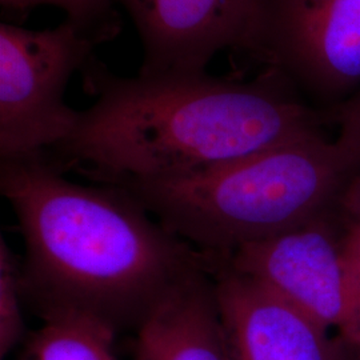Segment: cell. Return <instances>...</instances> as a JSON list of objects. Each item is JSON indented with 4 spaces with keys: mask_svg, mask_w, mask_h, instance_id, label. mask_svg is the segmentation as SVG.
Masks as SVG:
<instances>
[{
    "mask_svg": "<svg viewBox=\"0 0 360 360\" xmlns=\"http://www.w3.org/2000/svg\"><path fill=\"white\" fill-rule=\"evenodd\" d=\"M0 191L25 240V303L41 321L80 315L136 331L214 269L126 191L67 179L46 155L0 160Z\"/></svg>",
    "mask_w": 360,
    "mask_h": 360,
    "instance_id": "6da1fadb",
    "label": "cell"
},
{
    "mask_svg": "<svg viewBox=\"0 0 360 360\" xmlns=\"http://www.w3.org/2000/svg\"><path fill=\"white\" fill-rule=\"evenodd\" d=\"M80 72L95 102L46 156L96 184L183 179L319 131V114L275 68L248 83L207 72L122 77L91 56Z\"/></svg>",
    "mask_w": 360,
    "mask_h": 360,
    "instance_id": "7a4b0ae2",
    "label": "cell"
},
{
    "mask_svg": "<svg viewBox=\"0 0 360 360\" xmlns=\"http://www.w3.org/2000/svg\"><path fill=\"white\" fill-rule=\"evenodd\" d=\"M355 171L314 131L188 178L117 188L188 245L224 259L326 217Z\"/></svg>",
    "mask_w": 360,
    "mask_h": 360,
    "instance_id": "3957f363",
    "label": "cell"
},
{
    "mask_svg": "<svg viewBox=\"0 0 360 360\" xmlns=\"http://www.w3.org/2000/svg\"><path fill=\"white\" fill-rule=\"evenodd\" d=\"M114 37L68 19L46 30L0 25V160L47 154L74 132L80 111L65 103L67 84Z\"/></svg>",
    "mask_w": 360,
    "mask_h": 360,
    "instance_id": "277c9868",
    "label": "cell"
},
{
    "mask_svg": "<svg viewBox=\"0 0 360 360\" xmlns=\"http://www.w3.org/2000/svg\"><path fill=\"white\" fill-rule=\"evenodd\" d=\"M360 348V294L327 217L243 245L219 259Z\"/></svg>",
    "mask_w": 360,
    "mask_h": 360,
    "instance_id": "5b68a950",
    "label": "cell"
},
{
    "mask_svg": "<svg viewBox=\"0 0 360 360\" xmlns=\"http://www.w3.org/2000/svg\"><path fill=\"white\" fill-rule=\"evenodd\" d=\"M257 53L321 95L360 84V0H263Z\"/></svg>",
    "mask_w": 360,
    "mask_h": 360,
    "instance_id": "8992f818",
    "label": "cell"
},
{
    "mask_svg": "<svg viewBox=\"0 0 360 360\" xmlns=\"http://www.w3.org/2000/svg\"><path fill=\"white\" fill-rule=\"evenodd\" d=\"M129 13L143 46L139 75L206 74L218 52H255L263 0H114Z\"/></svg>",
    "mask_w": 360,
    "mask_h": 360,
    "instance_id": "52a82bcc",
    "label": "cell"
},
{
    "mask_svg": "<svg viewBox=\"0 0 360 360\" xmlns=\"http://www.w3.org/2000/svg\"><path fill=\"white\" fill-rule=\"evenodd\" d=\"M212 278L231 360H356L342 336L257 279L215 259Z\"/></svg>",
    "mask_w": 360,
    "mask_h": 360,
    "instance_id": "ba28073f",
    "label": "cell"
},
{
    "mask_svg": "<svg viewBox=\"0 0 360 360\" xmlns=\"http://www.w3.org/2000/svg\"><path fill=\"white\" fill-rule=\"evenodd\" d=\"M135 360H231L212 272L195 276L142 323Z\"/></svg>",
    "mask_w": 360,
    "mask_h": 360,
    "instance_id": "9c48e42d",
    "label": "cell"
},
{
    "mask_svg": "<svg viewBox=\"0 0 360 360\" xmlns=\"http://www.w3.org/2000/svg\"><path fill=\"white\" fill-rule=\"evenodd\" d=\"M117 333L95 319L60 315L27 335L19 360H117Z\"/></svg>",
    "mask_w": 360,
    "mask_h": 360,
    "instance_id": "30bf717a",
    "label": "cell"
},
{
    "mask_svg": "<svg viewBox=\"0 0 360 360\" xmlns=\"http://www.w3.org/2000/svg\"><path fill=\"white\" fill-rule=\"evenodd\" d=\"M22 260L0 238V358L4 359L27 338L23 319Z\"/></svg>",
    "mask_w": 360,
    "mask_h": 360,
    "instance_id": "8fae6325",
    "label": "cell"
},
{
    "mask_svg": "<svg viewBox=\"0 0 360 360\" xmlns=\"http://www.w3.org/2000/svg\"><path fill=\"white\" fill-rule=\"evenodd\" d=\"M8 13H27L40 6L59 7L67 13V19L80 26L101 30L115 35L119 19L112 11L114 0H0Z\"/></svg>",
    "mask_w": 360,
    "mask_h": 360,
    "instance_id": "7c38bea8",
    "label": "cell"
},
{
    "mask_svg": "<svg viewBox=\"0 0 360 360\" xmlns=\"http://www.w3.org/2000/svg\"><path fill=\"white\" fill-rule=\"evenodd\" d=\"M336 119L339 134L334 142L354 167L360 166V92L340 105Z\"/></svg>",
    "mask_w": 360,
    "mask_h": 360,
    "instance_id": "4fadbf2b",
    "label": "cell"
},
{
    "mask_svg": "<svg viewBox=\"0 0 360 360\" xmlns=\"http://www.w3.org/2000/svg\"><path fill=\"white\" fill-rule=\"evenodd\" d=\"M342 242L348 267L360 294V224L349 223L347 231L342 235Z\"/></svg>",
    "mask_w": 360,
    "mask_h": 360,
    "instance_id": "5bb4252c",
    "label": "cell"
},
{
    "mask_svg": "<svg viewBox=\"0 0 360 360\" xmlns=\"http://www.w3.org/2000/svg\"><path fill=\"white\" fill-rule=\"evenodd\" d=\"M339 205L349 219V223L360 224V175H354L348 180L339 198Z\"/></svg>",
    "mask_w": 360,
    "mask_h": 360,
    "instance_id": "9a60e30c",
    "label": "cell"
},
{
    "mask_svg": "<svg viewBox=\"0 0 360 360\" xmlns=\"http://www.w3.org/2000/svg\"><path fill=\"white\" fill-rule=\"evenodd\" d=\"M356 360H360V348H359V351H358V359Z\"/></svg>",
    "mask_w": 360,
    "mask_h": 360,
    "instance_id": "2e32d148",
    "label": "cell"
}]
</instances>
